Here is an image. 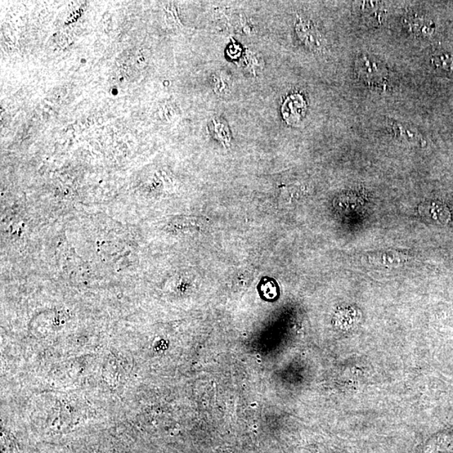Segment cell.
Returning a JSON list of instances; mask_svg holds the SVG:
<instances>
[{
    "label": "cell",
    "mask_w": 453,
    "mask_h": 453,
    "mask_svg": "<svg viewBox=\"0 0 453 453\" xmlns=\"http://www.w3.org/2000/svg\"><path fill=\"white\" fill-rule=\"evenodd\" d=\"M432 64L437 70H442L444 73H453V54H439L433 58Z\"/></svg>",
    "instance_id": "52a82bcc"
},
{
    "label": "cell",
    "mask_w": 453,
    "mask_h": 453,
    "mask_svg": "<svg viewBox=\"0 0 453 453\" xmlns=\"http://www.w3.org/2000/svg\"><path fill=\"white\" fill-rule=\"evenodd\" d=\"M360 4V13L365 20L374 25L382 23L384 8L381 4L374 2H363Z\"/></svg>",
    "instance_id": "5b68a950"
},
{
    "label": "cell",
    "mask_w": 453,
    "mask_h": 453,
    "mask_svg": "<svg viewBox=\"0 0 453 453\" xmlns=\"http://www.w3.org/2000/svg\"><path fill=\"white\" fill-rule=\"evenodd\" d=\"M262 290L267 298H275L276 290L275 286H273L271 282H267V283L263 286Z\"/></svg>",
    "instance_id": "8fae6325"
},
{
    "label": "cell",
    "mask_w": 453,
    "mask_h": 453,
    "mask_svg": "<svg viewBox=\"0 0 453 453\" xmlns=\"http://www.w3.org/2000/svg\"><path fill=\"white\" fill-rule=\"evenodd\" d=\"M355 70L363 83L374 86L385 83L389 76L382 62L370 55H361L357 58Z\"/></svg>",
    "instance_id": "6da1fadb"
},
{
    "label": "cell",
    "mask_w": 453,
    "mask_h": 453,
    "mask_svg": "<svg viewBox=\"0 0 453 453\" xmlns=\"http://www.w3.org/2000/svg\"><path fill=\"white\" fill-rule=\"evenodd\" d=\"M1 442L2 453H17L18 447L16 441L11 437V435L4 433Z\"/></svg>",
    "instance_id": "9c48e42d"
},
{
    "label": "cell",
    "mask_w": 453,
    "mask_h": 453,
    "mask_svg": "<svg viewBox=\"0 0 453 453\" xmlns=\"http://www.w3.org/2000/svg\"><path fill=\"white\" fill-rule=\"evenodd\" d=\"M242 64H243L246 71H248L252 75L257 76L263 71L264 61L261 54L247 50Z\"/></svg>",
    "instance_id": "8992f818"
},
{
    "label": "cell",
    "mask_w": 453,
    "mask_h": 453,
    "mask_svg": "<svg viewBox=\"0 0 453 453\" xmlns=\"http://www.w3.org/2000/svg\"><path fill=\"white\" fill-rule=\"evenodd\" d=\"M230 88V83H228V79L222 76H218L216 77L214 81V90L219 94L226 93V92Z\"/></svg>",
    "instance_id": "30bf717a"
},
{
    "label": "cell",
    "mask_w": 453,
    "mask_h": 453,
    "mask_svg": "<svg viewBox=\"0 0 453 453\" xmlns=\"http://www.w3.org/2000/svg\"><path fill=\"white\" fill-rule=\"evenodd\" d=\"M297 33L300 42L308 49L314 52L322 51L325 47V40L320 31L311 20L299 18L295 24Z\"/></svg>",
    "instance_id": "7a4b0ae2"
},
{
    "label": "cell",
    "mask_w": 453,
    "mask_h": 453,
    "mask_svg": "<svg viewBox=\"0 0 453 453\" xmlns=\"http://www.w3.org/2000/svg\"><path fill=\"white\" fill-rule=\"evenodd\" d=\"M307 105L305 98L299 93L287 97L281 107V114L286 122L290 125L300 122L307 113Z\"/></svg>",
    "instance_id": "3957f363"
},
{
    "label": "cell",
    "mask_w": 453,
    "mask_h": 453,
    "mask_svg": "<svg viewBox=\"0 0 453 453\" xmlns=\"http://www.w3.org/2000/svg\"><path fill=\"white\" fill-rule=\"evenodd\" d=\"M407 26L412 33L428 37L433 33L435 25L432 20L423 16H411L408 17Z\"/></svg>",
    "instance_id": "277c9868"
},
{
    "label": "cell",
    "mask_w": 453,
    "mask_h": 453,
    "mask_svg": "<svg viewBox=\"0 0 453 453\" xmlns=\"http://www.w3.org/2000/svg\"><path fill=\"white\" fill-rule=\"evenodd\" d=\"M213 129L214 133L217 134L221 141L227 143L230 141V129L220 120L213 121Z\"/></svg>",
    "instance_id": "ba28073f"
}]
</instances>
